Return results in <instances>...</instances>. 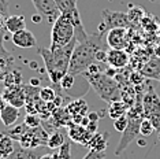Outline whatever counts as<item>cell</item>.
<instances>
[{
    "instance_id": "cell-44",
    "label": "cell",
    "mask_w": 160,
    "mask_h": 159,
    "mask_svg": "<svg viewBox=\"0 0 160 159\" xmlns=\"http://www.w3.org/2000/svg\"><path fill=\"white\" fill-rule=\"evenodd\" d=\"M6 159H11V158H6Z\"/></svg>"
},
{
    "instance_id": "cell-43",
    "label": "cell",
    "mask_w": 160,
    "mask_h": 159,
    "mask_svg": "<svg viewBox=\"0 0 160 159\" xmlns=\"http://www.w3.org/2000/svg\"><path fill=\"white\" fill-rule=\"evenodd\" d=\"M159 43H160V26H159Z\"/></svg>"
},
{
    "instance_id": "cell-5",
    "label": "cell",
    "mask_w": 160,
    "mask_h": 159,
    "mask_svg": "<svg viewBox=\"0 0 160 159\" xmlns=\"http://www.w3.org/2000/svg\"><path fill=\"white\" fill-rule=\"evenodd\" d=\"M127 117H129V125H127V128L125 129V132L122 133L119 144L115 148V155H121L123 151L130 146V143H132L133 140L138 139V135H140V124L145 118L144 110H142V100H140V102L137 100V102L127 110Z\"/></svg>"
},
{
    "instance_id": "cell-26",
    "label": "cell",
    "mask_w": 160,
    "mask_h": 159,
    "mask_svg": "<svg viewBox=\"0 0 160 159\" xmlns=\"http://www.w3.org/2000/svg\"><path fill=\"white\" fill-rule=\"evenodd\" d=\"M11 159H36V155L30 150L22 147H15V151L11 154Z\"/></svg>"
},
{
    "instance_id": "cell-35",
    "label": "cell",
    "mask_w": 160,
    "mask_h": 159,
    "mask_svg": "<svg viewBox=\"0 0 160 159\" xmlns=\"http://www.w3.org/2000/svg\"><path fill=\"white\" fill-rule=\"evenodd\" d=\"M6 100H4V97H3V95H2V93H0V111H2L3 110V107H4L6 106Z\"/></svg>"
},
{
    "instance_id": "cell-31",
    "label": "cell",
    "mask_w": 160,
    "mask_h": 159,
    "mask_svg": "<svg viewBox=\"0 0 160 159\" xmlns=\"http://www.w3.org/2000/svg\"><path fill=\"white\" fill-rule=\"evenodd\" d=\"M58 152H59L64 159H71V146H70V143L64 141L63 146L58 150Z\"/></svg>"
},
{
    "instance_id": "cell-38",
    "label": "cell",
    "mask_w": 160,
    "mask_h": 159,
    "mask_svg": "<svg viewBox=\"0 0 160 159\" xmlns=\"http://www.w3.org/2000/svg\"><path fill=\"white\" fill-rule=\"evenodd\" d=\"M41 15H40V14H37V15H33V18H32V19H33V22H40V21H41Z\"/></svg>"
},
{
    "instance_id": "cell-32",
    "label": "cell",
    "mask_w": 160,
    "mask_h": 159,
    "mask_svg": "<svg viewBox=\"0 0 160 159\" xmlns=\"http://www.w3.org/2000/svg\"><path fill=\"white\" fill-rule=\"evenodd\" d=\"M0 15H3L7 19L8 15V0H0Z\"/></svg>"
},
{
    "instance_id": "cell-8",
    "label": "cell",
    "mask_w": 160,
    "mask_h": 159,
    "mask_svg": "<svg viewBox=\"0 0 160 159\" xmlns=\"http://www.w3.org/2000/svg\"><path fill=\"white\" fill-rule=\"evenodd\" d=\"M103 22L99 26V33L104 34L105 32L111 30L115 28H126L130 25V19L127 17V13L121 11H110V10H103Z\"/></svg>"
},
{
    "instance_id": "cell-37",
    "label": "cell",
    "mask_w": 160,
    "mask_h": 159,
    "mask_svg": "<svg viewBox=\"0 0 160 159\" xmlns=\"http://www.w3.org/2000/svg\"><path fill=\"white\" fill-rule=\"evenodd\" d=\"M4 25H6V18L3 15H0V29L4 28Z\"/></svg>"
},
{
    "instance_id": "cell-16",
    "label": "cell",
    "mask_w": 160,
    "mask_h": 159,
    "mask_svg": "<svg viewBox=\"0 0 160 159\" xmlns=\"http://www.w3.org/2000/svg\"><path fill=\"white\" fill-rule=\"evenodd\" d=\"M14 151H15L14 139L6 132H2L0 133V159L10 158Z\"/></svg>"
},
{
    "instance_id": "cell-9",
    "label": "cell",
    "mask_w": 160,
    "mask_h": 159,
    "mask_svg": "<svg viewBox=\"0 0 160 159\" xmlns=\"http://www.w3.org/2000/svg\"><path fill=\"white\" fill-rule=\"evenodd\" d=\"M37 13L42 18H45L49 23H55V21L60 17V10L58 7L56 0H32Z\"/></svg>"
},
{
    "instance_id": "cell-28",
    "label": "cell",
    "mask_w": 160,
    "mask_h": 159,
    "mask_svg": "<svg viewBox=\"0 0 160 159\" xmlns=\"http://www.w3.org/2000/svg\"><path fill=\"white\" fill-rule=\"evenodd\" d=\"M41 122H42V119L40 118L38 115H34V114H28L26 117H25L23 124L26 125V126H29V128H37V126L42 125Z\"/></svg>"
},
{
    "instance_id": "cell-2",
    "label": "cell",
    "mask_w": 160,
    "mask_h": 159,
    "mask_svg": "<svg viewBox=\"0 0 160 159\" xmlns=\"http://www.w3.org/2000/svg\"><path fill=\"white\" fill-rule=\"evenodd\" d=\"M103 36L100 33L89 34L88 38L82 43H77L71 55L68 73L72 75H82L89 69L90 64L96 63V54L104 49Z\"/></svg>"
},
{
    "instance_id": "cell-7",
    "label": "cell",
    "mask_w": 160,
    "mask_h": 159,
    "mask_svg": "<svg viewBox=\"0 0 160 159\" xmlns=\"http://www.w3.org/2000/svg\"><path fill=\"white\" fill-rule=\"evenodd\" d=\"M144 117L148 118L158 132V140H160V97L153 86H149L148 92L142 97Z\"/></svg>"
},
{
    "instance_id": "cell-40",
    "label": "cell",
    "mask_w": 160,
    "mask_h": 159,
    "mask_svg": "<svg viewBox=\"0 0 160 159\" xmlns=\"http://www.w3.org/2000/svg\"><path fill=\"white\" fill-rule=\"evenodd\" d=\"M137 141H138V144H140V147H147V141H145L144 139H138Z\"/></svg>"
},
{
    "instance_id": "cell-34",
    "label": "cell",
    "mask_w": 160,
    "mask_h": 159,
    "mask_svg": "<svg viewBox=\"0 0 160 159\" xmlns=\"http://www.w3.org/2000/svg\"><path fill=\"white\" fill-rule=\"evenodd\" d=\"M86 131L90 132L92 135H94V133H97V128H99V125H97V122H89L88 126H85Z\"/></svg>"
},
{
    "instance_id": "cell-3",
    "label": "cell",
    "mask_w": 160,
    "mask_h": 159,
    "mask_svg": "<svg viewBox=\"0 0 160 159\" xmlns=\"http://www.w3.org/2000/svg\"><path fill=\"white\" fill-rule=\"evenodd\" d=\"M88 81L89 86L99 95V97L107 103L122 100V88L115 78L103 73L97 74H82Z\"/></svg>"
},
{
    "instance_id": "cell-20",
    "label": "cell",
    "mask_w": 160,
    "mask_h": 159,
    "mask_svg": "<svg viewBox=\"0 0 160 159\" xmlns=\"http://www.w3.org/2000/svg\"><path fill=\"white\" fill-rule=\"evenodd\" d=\"M127 110H129V106H127L123 100H116V102L110 103L107 113H108V115H110V118L115 121L116 118L122 117V115H126Z\"/></svg>"
},
{
    "instance_id": "cell-21",
    "label": "cell",
    "mask_w": 160,
    "mask_h": 159,
    "mask_svg": "<svg viewBox=\"0 0 160 159\" xmlns=\"http://www.w3.org/2000/svg\"><path fill=\"white\" fill-rule=\"evenodd\" d=\"M107 135L108 133H94L86 147H88L89 150H94V151H105L107 150V146H108Z\"/></svg>"
},
{
    "instance_id": "cell-12",
    "label": "cell",
    "mask_w": 160,
    "mask_h": 159,
    "mask_svg": "<svg viewBox=\"0 0 160 159\" xmlns=\"http://www.w3.org/2000/svg\"><path fill=\"white\" fill-rule=\"evenodd\" d=\"M67 133H68V137L72 140V141L78 143V144H82V146H88V143L92 139V133L86 131L85 126L82 125H78V124H71L67 126Z\"/></svg>"
},
{
    "instance_id": "cell-11",
    "label": "cell",
    "mask_w": 160,
    "mask_h": 159,
    "mask_svg": "<svg viewBox=\"0 0 160 159\" xmlns=\"http://www.w3.org/2000/svg\"><path fill=\"white\" fill-rule=\"evenodd\" d=\"M105 41L112 49H125V47L127 45V29L115 28L108 30Z\"/></svg>"
},
{
    "instance_id": "cell-27",
    "label": "cell",
    "mask_w": 160,
    "mask_h": 159,
    "mask_svg": "<svg viewBox=\"0 0 160 159\" xmlns=\"http://www.w3.org/2000/svg\"><path fill=\"white\" fill-rule=\"evenodd\" d=\"M155 132V126L152 125V122L148 118H144L140 124V135L144 137H151Z\"/></svg>"
},
{
    "instance_id": "cell-41",
    "label": "cell",
    "mask_w": 160,
    "mask_h": 159,
    "mask_svg": "<svg viewBox=\"0 0 160 159\" xmlns=\"http://www.w3.org/2000/svg\"><path fill=\"white\" fill-rule=\"evenodd\" d=\"M155 56L160 58V45H159V47H156V48H155Z\"/></svg>"
},
{
    "instance_id": "cell-22",
    "label": "cell",
    "mask_w": 160,
    "mask_h": 159,
    "mask_svg": "<svg viewBox=\"0 0 160 159\" xmlns=\"http://www.w3.org/2000/svg\"><path fill=\"white\" fill-rule=\"evenodd\" d=\"M22 84V73H21L19 69H14V70L6 73L4 75V88L8 86H14V85H21Z\"/></svg>"
},
{
    "instance_id": "cell-18",
    "label": "cell",
    "mask_w": 160,
    "mask_h": 159,
    "mask_svg": "<svg viewBox=\"0 0 160 159\" xmlns=\"http://www.w3.org/2000/svg\"><path fill=\"white\" fill-rule=\"evenodd\" d=\"M141 74L149 78H156L160 81V58H152L145 66L141 69Z\"/></svg>"
},
{
    "instance_id": "cell-19",
    "label": "cell",
    "mask_w": 160,
    "mask_h": 159,
    "mask_svg": "<svg viewBox=\"0 0 160 159\" xmlns=\"http://www.w3.org/2000/svg\"><path fill=\"white\" fill-rule=\"evenodd\" d=\"M66 110L68 111V114L72 117H75V115H82V117H85V115H88V104L83 99H77V100H72L71 103H68L66 106Z\"/></svg>"
},
{
    "instance_id": "cell-39",
    "label": "cell",
    "mask_w": 160,
    "mask_h": 159,
    "mask_svg": "<svg viewBox=\"0 0 160 159\" xmlns=\"http://www.w3.org/2000/svg\"><path fill=\"white\" fill-rule=\"evenodd\" d=\"M51 159H64V158L62 156L59 152H55V154H52V158H51Z\"/></svg>"
},
{
    "instance_id": "cell-4",
    "label": "cell",
    "mask_w": 160,
    "mask_h": 159,
    "mask_svg": "<svg viewBox=\"0 0 160 159\" xmlns=\"http://www.w3.org/2000/svg\"><path fill=\"white\" fill-rule=\"evenodd\" d=\"M8 136H11L14 140H17L22 148L30 150L36 147H47L49 135L47 133L44 125H40L37 128H29L26 125L14 126L11 131L6 132Z\"/></svg>"
},
{
    "instance_id": "cell-10",
    "label": "cell",
    "mask_w": 160,
    "mask_h": 159,
    "mask_svg": "<svg viewBox=\"0 0 160 159\" xmlns=\"http://www.w3.org/2000/svg\"><path fill=\"white\" fill-rule=\"evenodd\" d=\"M2 95L4 97L7 104H11V106L17 108H21L26 104V95H25V89L22 84L4 88Z\"/></svg>"
},
{
    "instance_id": "cell-30",
    "label": "cell",
    "mask_w": 160,
    "mask_h": 159,
    "mask_svg": "<svg viewBox=\"0 0 160 159\" xmlns=\"http://www.w3.org/2000/svg\"><path fill=\"white\" fill-rule=\"evenodd\" d=\"M107 154L105 151H94V150H89V152L85 155L82 159H105Z\"/></svg>"
},
{
    "instance_id": "cell-33",
    "label": "cell",
    "mask_w": 160,
    "mask_h": 159,
    "mask_svg": "<svg viewBox=\"0 0 160 159\" xmlns=\"http://www.w3.org/2000/svg\"><path fill=\"white\" fill-rule=\"evenodd\" d=\"M103 111H92V113H88V118L90 122H97L99 119L103 117Z\"/></svg>"
},
{
    "instance_id": "cell-42",
    "label": "cell",
    "mask_w": 160,
    "mask_h": 159,
    "mask_svg": "<svg viewBox=\"0 0 160 159\" xmlns=\"http://www.w3.org/2000/svg\"><path fill=\"white\" fill-rule=\"evenodd\" d=\"M51 158H52V154H47V155H42L40 159H51Z\"/></svg>"
},
{
    "instance_id": "cell-1",
    "label": "cell",
    "mask_w": 160,
    "mask_h": 159,
    "mask_svg": "<svg viewBox=\"0 0 160 159\" xmlns=\"http://www.w3.org/2000/svg\"><path fill=\"white\" fill-rule=\"evenodd\" d=\"M77 45V40H72L67 45L60 47L56 49H49L45 47H38L37 51L44 60L47 74L49 77V81L52 85H59L60 80L68 73L71 55Z\"/></svg>"
},
{
    "instance_id": "cell-6",
    "label": "cell",
    "mask_w": 160,
    "mask_h": 159,
    "mask_svg": "<svg viewBox=\"0 0 160 159\" xmlns=\"http://www.w3.org/2000/svg\"><path fill=\"white\" fill-rule=\"evenodd\" d=\"M75 38V29L71 17L67 13H62L60 17L52 23L51 30V45L49 49H56L67 45Z\"/></svg>"
},
{
    "instance_id": "cell-17",
    "label": "cell",
    "mask_w": 160,
    "mask_h": 159,
    "mask_svg": "<svg viewBox=\"0 0 160 159\" xmlns=\"http://www.w3.org/2000/svg\"><path fill=\"white\" fill-rule=\"evenodd\" d=\"M4 29H6V32H8V33H11V34L26 29L25 17H22V15H10L6 19Z\"/></svg>"
},
{
    "instance_id": "cell-29",
    "label": "cell",
    "mask_w": 160,
    "mask_h": 159,
    "mask_svg": "<svg viewBox=\"0 0 160 159\" xmlns=\"http://www.w3.org/2000/svg\"><path fill=\"white\" fill-rule=\"evenodd\" d=\"M127 125H129V117H127V114L126 115H122V117H119V118H116L115 121H114L115 131H118V132H121V133L125 132V129L127 128Z\"/></svg>"
},
{
    "instance_id": "cell-14",
    "label": "cell",
    "mask_w": 160,
    "mask_h": 159,
    "mask_svg": "<svg viewBox=\"0 0 160 159\" xmlns=\"http://www.w3.org/2000/svg\"><path fill=\"white\" fill-rule=\"evenodd\" d=\"M129 63V55L125 49H112L107 51V64L112 69L121 70Z\"/></svg>"
},
{
    "instance_id": "cell-36",
    "label": "cell",
    "mask_w": 160,
    "mask_h": 159,
    "mask_svg": "<svg viewBox=\"0 0 160 159\" xmlns=\"http://www.w3.org/2000/svg\"><path fill=\"white\" fill-rule=\"evenodd\" d=\"M4 75H6L4 71H2V70H0V86H2V85H4Z\"/></svg>"
},
{
    "instance_id": "cell-23",
    "label": "cell",
    "mask_w": 160,
    "mask_h": 159,
    "mask_svg": "<svg viewBox=\"0 0 160 159\" xmlns=\"http://www.w3.org/2000/svg\"><path fill=\"white\" fill-rule=\"evenodd\" d=\"M64 136L62 135V132L59 129L53 131L48 137V141H47V147L51 148V150H59V148L64 144Z\"/></svg>"
},
{
    "instance_id": "cell-24",
    "label": "cell",
    "mask_w": 160,
    "mask_h": 159,
    "mask_svg": "<svg viewBox=\"0 0 160 159\" xmlns=\"http://www.w3.org/2000/svg\"><path fill=\"white\" fill-rule=\"evenodd\" d=\"M75 77H77V75H72L70 73H67L63 78L60 80V82H59L60 89H63V91L66 92L67 95L70 93V91H72V88H74V85H75Z\"/></svg>"
},
{
    "instance_id": "cell-15",
    "label": "cell",
    "mask_w": 160,
    "mask_h": 159,
    "mask_svg": "<svg viewBox=\"0 0 160 159\" xmlns=\"http://www.w3.org/2000/svg\"><path fill=\"white\" fill-rule=\"evenodd\" d=\"M19 108L11 106V104H6L3 110L0 111V119H2L3 125L6 126H15L18 118H19Z\"/></svg>"
},
{
    "instance_id": "cell-13",
    "label": "cell",
    "mask_w": 160,
    "mask_h": 159,
    "mask_svg": "<svg viewBox=\"0 0 160 159\" xmlns=\"http://www.w3.org/2000/svg\"><path fill=\"white\" fill-rule=\"evenodd\" d=\"M11 40L14 45L18 47V48H36L37 47V38L28 29H23V30L14 33Z\"/></svg>"
},
{
    "instance_id": "cell-25",
    "label": "cell",
    "mask_w": 160,
    "mask_h": 159,
    "mask_svg": "<svg viewBox=\"0 0 160 159\" xmlns=\"http://www.w3.org/2000/svg\"><path fill=\"white\" fill-rule=\"evenodd\" d=\"M58 93L55 91V86H44V88L40 89V99L45 103L53 102L56 99Z\"/></svg>"
},
{
    "instance_id": "cell-45",
    "label": "cell",
    "mask_w": 160,
    "mask_h": 159,
    "mask_svg": "<svg viewBox=\"0 0 160 159\" xmlns=\"http://www.w3.org/2000/svg\"><path fill=\"white\" fill-rule=\"evenodd\" d=\"M152 2H155V0H152Z\"/></svg>"
}]
</instances>
